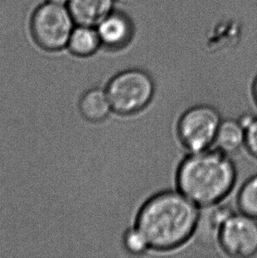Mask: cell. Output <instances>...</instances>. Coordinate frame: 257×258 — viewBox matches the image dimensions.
Instances as JSON below:
<instances>
[{
    "label": "cell",
    "instance_id": "e0dca14e",
    "mask_svg": "<svg viewBox=\"0 0 257 258\" xmlns=\"http://www.w3.org/2000/svg\"><path fill=\"white\" fill-rule=\"evenodd\" d=\"M46 1L50 2V3L62 5V6H67L70 2V0H46Z\"/></svg>",
    "mask_w": 257,
    "mask_h": 258
},
{
    "label": "cell",
    "instance_id": "6da1fadb",
    "mask_svg": "<svg viewBox=\"0 0 257 258\" xmlns=\"http://www.w3.org/2000/svg\"><path fill=\"white\" fill-rule=\"evenodd\" d=\"M201 208L179 190L159 192L143 204L135 226L150 249L170 251L194 236Z\"/></svg>",
    "mask_w": 257,
    "mask_h": 258
},
{
    "label": "cell",
    "instance_id": "52a82bcc",
    "mask_svg": "<svg viewBox=\"0 0 257 258\" xmlns=\"http://www.w3.org/2000/svg\"><path fill=\"white\" fill-rule=\"evenodd\" d=\"M102 48L112 52L125 48L133 35V25L130 18L121 11L115 10L97 27Z\"/></svg>",
    "mask_w": 257,
    "mask_h": 258
},
{
    "label": "cell",
    "instance_id": "5b68a950",
    "mask_svg": "<svg viewBox=\"0 0 257 258\" xmlns=\"http://www.w3.org/2000/svg\"><path fill=\"white\" fill-rule=\"evenodd\" d=\"M222 117L210 105H197L188 108L178 121L177 136L188 153L206 150L215 143Z\"/></svg>",
    "mask_w": 257,
    "mask_h": 258
},
{
    "label": "cell",
    "instance_id": "4fadbf2b",
    "mask_svg": "<svg viewBox=\"0 0 257 258\" xmlns=\"http://www.w3.org/2000/svg\"><path fill=\"white\" fill-rule=\"evenodd\" d=\"M237 206L240 213L257 220V174L241 186L237 196Z\"/></svg>",
    "mask_w": 257,
    "mask_h": 258
},
{
    "label": "cell",
    "instance_id": "8fae6325",
    "mask_svg": "<svg viewBox=\"0 0 257 258\" xmlns=\"http://www.w3.org/2000/svg\"><path fill=\"white\" fill-rule=\"evenodd\" d=\"M66 48L73 55L79 57L93 56L102 48L97 28L92 26L76 25Z\"/></svg>",
    "mask_w": 257,
    "mask_h": 258
},
{
    "label": "cell",
    "instance_id": "9c48e42d",
    "mask_svg": "<svg viewBox=\"0 0 257 258\" xmlns=\"http://www.w3.org/2000/svg\"><path fill=\"white\" fill-rule=\"evenodd\" d=\"M76 25L97 27L115 8V0H70L67 5Z\"/></svg>",
    "mask_w": 257,
    "mask_h": 258
},
{
    "label": "cell",
    "instance_id": "7c38bea8",
    "mask_svg": "<svg viewBox=\"0 0 257 258\" xmlns=\"http://www.w3.org/2000/svg\"><path fill=\"white\" fill-rule=\"evenodd\" d=\"M216 148L231 154L245 145V129L238 120H222L215 140Z\"/></svg>",
    "mask_w": 257,
    "mask_h": 258
},
{
    "label": "cell",
    "instance_id": "7a4b0ae2",
    "mask_svg": "<svg viewBox=\"0 0 257 258\" xmlns=\"http://www.w3.org/2000/svg\"><path fill=\"white\" fill-rule=\"evenodd\" d=\"M236 180V166L230 154L216 147L188 153L175 175L177 190L200 208L222 202Z\"/></svg>",
    "mask_w": 257,
    "mask_h": 258
},
{
    "label": "cell",
    "instance_id": "30bf717a",
    "mask_svg": "<svg viewBox=\"0 0 257 258\" xmlns=\"http://www.w3.org/2000/svg\"><path fill=\"white\" fill-rule=\"evenodd\" d=\"M79 108L80 115L91 122L103 121L112 110L107 92L99 87L92 88L84 93L80 97Z\"/></svg>",
    "mask_w": 257,
    "mask_h": 258
},
{
    "label": "cell",
    "instance_id": "9a60e30c",
    "mask_svg": "<svg viewBox=\"0 0 257 258\" xmlns=\"http://www.w3.org/2000/svg\"><path fill=\"white\" fill-rule=\"evenodd\" d=\"M248 153L257 159V116L245 128V145Z\"/></svg>",
    "mask_w": 257,
    "mask_h": 258
},
{
    "label": "cell",
    "instance_id": "8992f818",
    "mask_svg": "<svg viewBox=\"0 0 257 258\" xmlns=\"http://www.w3.org/2000/svg\"><path fill=\"white\" fill-rule=\"evenodd\" d=\"M218 244L226 255L247 258L257 253V220L242 213H232L223 222Z\"/></svg>",
    "mask_w": 257,
    "mask_h": 258
},
{
    "label": "cell",
    "instance_id": "2e32d148",
    "mask_svg": "<svg viewBox=\"0 0 257 258\" xmlns=\"http://www.w3.org/2000/svg\"><path fill=\"white\" fill-rule=\"evenodd\" d=\"M252 93H253V96H254V101L257 105V75L254 77V81H253V85H252Z\"/></svg>",
    "mask_w": 257,
    "mask_h": 258
},
{
    "label": "cell",
    "instance_id": "ba28073f",
    "mask_svg": "<svg viewBox=\"0 0 257 258\" xmlns=\"http://www.w3.org/2000/svg\"><path fill=\"white\" fill-rule=\"evenodd\" d=\"M232 213L229 207L220 204L201 208L194 236L203 245L218 243L220 227Z\"/></svg>",
    "mask_w": 257,
    "mask_h": 258
},
{
    "label": "cell",
    "instance_id": "277c9868",
    "mask_svg": "<svg viewBox=\"0 0 257 258\" xmlns=\"http://www.w3.org/2000/svg\"><path fill=\"white\" fill-rule=\"evenodd\" d=\"M75 26L67 6L46 1L32 15L30 33L40 48L47 51H58L67 47Z\"/></svg>",
    "mask_w": 257,
    "mask_h": 258
},
{
    "label": "cell",
    "instance_id": "5bb4252c",
    "mask_svg": "<svg viewBox=\"0 0 257 258\" xmlns=\"http://www.w3.org/2000/svg\"><path fill=\"white\" fill-rule=\"evenodd\" d=\"M122 243L126 250L132 255H141L150 249L145 235L135 226L126 230L122 238Z\"/></svg>",
    "mask_w": 257,
    "mask_h": 258
},
{
    "label": "cell",
    "instance_id": "3957f363",
    "mask_svg": "<svg viewBox=\"0 0 257 258\" xmlns=\"http://www.w3.org/2000/svg\"><path fill=\"white\" fill-rule=\"evenodd\" d=\"M106 92L113 111L121 115H134L152 101L155 83L149 72L131 67L114 75L108 81Z\"/></svg>",
    "mask_w": 257,
    "mask_h": 258
}]
</instances>
